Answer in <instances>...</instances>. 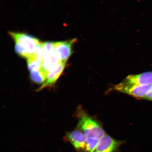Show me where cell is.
Returning a JSON list of instances; mask_svg holds the SVG:
<instances>
[{"label":"cell","instance_id":"cell-10","mask_svg":"<svg viewBox=\"0 0 152 152\" xmlns=\"http://www.w3.org/2000/svg\"><path fill=\"white\" fill-rule=\"evenodd\" d=\"M47 74L42 69L31 71L30 77L31 80L34 82L41 84L44 83L46 80Z\"/></svg>","mask_w":152,"mask_h":152},{"label":"cell","instance_id":"cell-3","mask_svg":"<svg viewBox=\"0 0 152 152\" xmlns=\"http://www.w3.org/2000/svg\"><path fill=\"white\" fill-rule=\"evenodd\" d=\"M76 38L69 40L53 42V48L61 61L66 63L73 53V45L77 42Z\"/></svg>","mask_w":152,"mask_h":152},{"label":"cell","instance_id":"cell-1","mask_svg":"<svg viewBox=\"0 0 152 152\" xmlns=\"http://www.w3.org/2000/svg\"><path fill=\"white\" fill-rule=\"evenodd\" d=\"M15 43V51L18 56L27 59L31 56L42 42L30 34L9 32Z\"/></svg>","mask_w":152,"mask_h":152},{"label":"cell","instance_id":"cell-2","mask_svg":"<svg viewBox=\"0 0 152 152\" xmlns=\"http://www.w3.org/2000/svg\"><path fill=\"white\" fill-rule=\"evenodd\" d=\"M78 127L87 138L99 140L105 134L102 127L92 118L82 110H79Z\"/></svg>","mask_w":152,"mask_h":152},{"label":"cell","instance_id":"cell-11","mask_svg":"<svg viewBox=\"0 0 152 152\" xmlns=\"http://www.w3.org/2000/svg\"><path fill=\"white\" fill-rule=\"evenodd\" d=\"M98 140L93 138H87L86 143L85 151L87 152H93L96 149L98 143Z\"/></svg>","mask_w":152,"mask_h":152},{"label":"cell","instance_id":"cell-8","mask_svg":"<svg viewBox=\"0 0 152 152\" xmlns=\"http://www.w3.org/2000/svg\"><path fill=\"white\" fill-rule=\"evenodd\" d=\"M66 65V63L61 62L54 69L48 72L45 82L38 88L37 91L42 90L46 87L54 85L63 72Z\"/></svg>","mask_w":152,"mask_h":152},{"label":"cell","instance_id":"cell-4","mask_svg":"<svg viewBox=\"0 0 152 152\" xmlns=\"http://www.w3.org/2000/svg\"><path fill=\"white\" fill-rule=\"evenodd\" d=\"M151 85H134L121 82L115 85L114 89L119 92L124 93L138 98H145Z\"/></svg>","mask_w":152,"mask_h":152},{"label":"cell","instance_id":"cell-5","mask_svg":"<svg viewBox=\"0 0 152 152\" xmlns=\"http://www.w3.org/2000/svg\"><path fill=\"white\" fill-rule=\"evenodd\" d=\"M121 143L108 135L104 134L99 140L96 152H114Z\"/></svg>","mask_w":152,"mask_h":152},{"label":"cell","instance_id":"cell-12","mask_svg":"<svg viewBox=\"0 0 152 152\" xmlns=\"http://www.w3.org/2000/svg\"><path fill=\"white\" fill-rule=\"evenodd\" d=\"M145 99L152 101V84L150 86V88L147 95L144 98Z\"/></svg>","mask_w":152,"mask_h":152},{"label":"cell","instance_id":"cell-6","mask_svg":"<svg viewBox=\"0 0 152 152\" xmlns=\"http://www.w3.org/2000/svg\"><path fill=\"white\" fill-rule=\"evenodd\" d=\"M122 82L125 84L134 85H151L152 84V72L129 75Z\"/></svg>","mask_w":152,"mask_h":152},{"label":"cell","instance_id":"cell-9","mask_svg":"<svg viewBox=\"0 0 152 152\" xmlns=\"http://www.w3.org/2000/svg\"><path fill=\"white\" fill-rule=\"evenodd\" d=\"M67 137L76 149H85L87 138L80 131L75 130L68 133Z\"/></svg>","mask_w":152,"mask_h":152},{"label":"cell","instance_id":"cell-7","mask_svg":"<svg viewBox=\"0 0 152 152\" xmlns=\"http://www.w3.org/2000/svg\"><path fill=\"white\" fill-rule=\"evenodd\" d=\"M42 43L31 56L27 59L28 71H32L41 69L43 61V50Z\"/></svg>","mask_w":152,"mask_h":152}]
</instances>
